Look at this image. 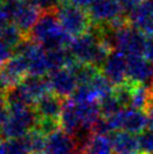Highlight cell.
Listing matches in <instances>:
<instances>
[{"instance_id": "6da1fadb", "label": "cell", "mask_w": 153, "mask_h": 154, "mask_svg": "<svg viewBox=\"0 0 153 154\" xmlns=\"http://www.w3.org/2000/svg\"><path fill=\"white\" fill-rule=\"evenodd\" d=\"M28 35L30 39L42 45L46 51L69 47L73 39L60 25L55 10L44 11Z\"/></svg>"}, {"instance_id": "7a4b0ae2", "label": "cell", "mask_w": 153, "mask_h": 154, "mask_svg": "<svg viewBox=\"0 0 153 154\" xmlns=\"http://www.w3.org/2000/svg\"><path fill=\"white\" fill-rule=\"evenodd\" d=\"M69 48L78 62L92 64L98 69L104 65L108 55L113 51L111 47L100 41L94 25L90 26L87 33L74 37L69 45Z\"/></svg>"}, {"instance_id": "3957f363", "label": "cell", "mask_w": 153, "mask_h": 154, "mask_svg": "<svg viewBox=\"0 0 153 154\" xmlns=\"http://www.w3.org/2000/svg\"><path fill=\"white\" fill-rule=\"evenodd\" d=\"M7 120L0 126V138L20 140L33 129H36L39 120L37 111L30 106H8Z\"/></svg>"}, {"instance_id": "277c9868", "label": "cell", "mask_w": 153, "mask_h": 154, "mask_svg": "<svg viewBox=\"0 0 153 154\" xmlns=\"http://www.w3.org/2000/svg\"><path fill=\"white\" fill-rule=\"evenodd\" d=\"M146 36L131 23L117 30H111L108 45L111 50L122 52L126 56H143Z\"/></svg>"}, {"instance_id": "5b68a950", "label": "cell", "mask_w": 153, "mask_h": 154, "mask_svg": "<svg viewBox=\"0 0 153 154\" xmlns=\"http://www.w3.org/2000/svg\"><path fill=\"white\" fill-rule=\"evenodd\" d=\"M10 20L24 34H30L41 16L39 9L30 0H4Z\"/></svg>"}, {"instance_id": "8992f818", "label": "cell", "mask_w": 153, "mask_h": 154, "mask_svg": "<svg viewBox=\"0 0 153 154\" xmlns=\"http://www.w3.org/2000/svg\"><path fill=\"white\" fill-rule=\"evenodd\" d=\"M55 14L62 28L73 37L87 33L91 26L88 13H86L85 9L73 5L59 6L55 9Z\"/></svg>"}, {"instance_id": "52a82bcc", "label": "cell", "mask_w": 153, "mask_h": 154, "mask_svg": "<svg viewBox=\"0 0 153 154\" xmlns=\"http://www.w3.org/2000/svg\"><path fill=\"white\" fill-rule=\"evenodd\" d=\"M107 119L111 124L113 132L125 131L134 135L142 133L149 125V117L146 111L134 108L122 109L116 115Z\"/></svg>"}, {"instance_id": "ba28073f", "label": "cell", "mask_w": 153, "mask_h": 154, "mask_svg": "<svg viewBox=\"0 0 153 154\" xmlns=\"http://www.w3.org/2000/svg\"><path fill=\"white\" fill-rule=\"evenodd\" d=\"M47 82L53 94L63 97H71L76 90L79 83L76 74L70 68H61L50 71Z\"/></svg>"}, {"instance_id": "9c48e42d", "label": "cell", "mask_w": 153, "mask_h": 154, "mask_svg": "<svg viewBox=\"0 0 153 154\" xmlns=\"http://www.w3.org/2000/svg\"><path fill=\"white\" fill-rule=\"evenodd\" d=\"M101 70L113 86H122L127 82V56L116 50L111 51Z\"/></svg>"}, {"instance_id": "30bf717a", "label": "cell", "mask_w": 153, "mask_h": 154, "mask_svg": "<svg viewBox=\"0 0 153 154\" xmlns=\"http://www.w3.org/2000/svg\"><path fill=\"white\" fill-rule=\"evenodd\" d=\"M88 15L91 24L105 25L124 15V13L118 0H94L88 8Z\"/></svg>"}, {"instance_id": "8fae6325", "label": "cell", "mask_w": 153, "mask_h": 154, "mask_svg": "<svg viewBox=\"0 0 153 154\" xmlns=\"http://www.w3.org/2000/svg\"><path fill=\"white\" fill-rule=\"evenodd\" d=\"M127 81L134 85L153 86V63L143 56H127Z\"/></svg>"}, {"instance_id": "7c38bea8", "label": "cell", "mask_w": 153, "mask_h": 154, "mask_svg": "<svg viewBox=\"0 0 153 154\" xmlns=\"http://www.w3.org/2000/svg\"><path fill=\"white\" fill-rule=\"evenodd\" d=\"M128 20L144 34L153 36V0H142L128 15Z\"/></svg>"}, {"instance_id": "4fadbf2b", "label": "cell", "mask_w": 153, "mask_h": 154, "mask_svg": "<svg viewBox=\"0 0 153 154\" xmlns=\"http://www.w3.org/2000/svg\"><path fill=\"white\" fill-rule=\"evenodd\" d=\"M45 154H76V145L71 135L58 129L46 136Z\"/></svg>"}, {"instance_id": "5bb4252c", "label": "cell", "mask_w": 153, "mask_h": 154, "mask_svg": "<svg viewBox=\"0 0 153 154\" xmlns=\"http://www.w3.org/2000/svg\"><path fill=\"white\" fill-rule=\"evenodd\" d=\"M63 100L60 96L48 92L35 103V110L37 111L41 118L60 119V116L63 108Z\"/></svg>"}, {"instance_id": "9a60e30c", "label": "cell", "mask_w": 153, "mask_h": 154, "mask_svg": "<svg viewBox=\"0 0 153 154\" xmlns=\"http://www.w3.org/2000/svg\"><path fill=\"white\" fill-rule=\"evenodd\" d=\"M59 122L62 129L71 136L82 127L80 117L76 111V103L72 98H67V100H64Z\"/></svg>"}, {"instance_id": "2e32d148", "label": "cell", "mask_w": 153, "mask_h": 154, "mask_svg": "<svg viewBox=\"0 0 153 154\" xmlns=\"http://www.w3.org/2000/svg\"><path fill=\"white\" fill-rule=\"evenodd\" d=\"M116 154H141L137 137L132 133L117 131L111 136Z\"/></svg>"}, {"instance_id": "e0dca14e", "label": "cell", "mask_w": 153, "mask_h": 154, "mask_svg": "<svg viewBox=\"0 0 153 154\" xmlns=\"http://www.w3.org/2000/svg\"><path fill=\"white\" fill-rule=\"evenodd\" d=\"M0 71L16 86L28 75V62L24 56L16 54L0 66Z\"/></svg>"}, {"instance_id": "ac0fdd59", "label": "cell", "mask_w": 153, "mask_h": 154, "mask_svg": "<svg viewBox=\"0 0 153 154\" xmlns=\"http://www.w3.org/2000/svg\"><path fill=\"white\" fill-rule=\"evenodd\" d=\"M19 85L25 90V92L33 103H36L43 96L50 92V86H48L47 79H44L43 77L28 74L19 82Z\"/></svg>"}, {"instance_id": "d6986e66", "label": "cell", "mask_w": 153, "mask_h": 154, "mask_svg": "<svg viewBox=\"0 0 153 154\" xmlns=\"http://www.w3.org/2000/svg\"><path fill=\"white\" fill-rule=\"evenodd\" d=\"M153 100V94L151 87L146 85H133L132 101L131 107L134 109L146 111Z\"/></svg>"}, {"instance_id": "ffe728a7", "label": "cell", "mask_w": 153, "mask_h": 154, "mask_svg": "<svg viewBox=\"0 0 153 154\" xmlns=\"http://www.w3.org/2000/svg\"><path fill=\"white\" fill-rule=\"evenodd\" d=\"M113 143L108 135H92L87 146L86 154H113Z\"/></svg>"}, {"instance_id": "44dd1931", "label": "cell", "mask_w": 153, "mask_h": 154, "mask_svg": "<svg viewBox=\"0 0 153 154\" xmlns=\"http://www.w3.org/2000/svg\"><path fill=\"white\" fill-rule=\"evenodd\" d=\"M70 69L76 74L79 86L80 85H90L91 81L99 73V69L97 66L88 64V63H81V62H76V64Z\"/></svg>"}, {"instance_id": "7402d4cb", "label": "cell", "mask_w": 153, "mask_h": 154, "mask_svg": "<svg viewBox=\"0 0 153 154\" xmlns=\"http://www.w3.org/2000/svg\"><path fill=\"white\" fill-rule=\"evenodd\" d=\"M24 35L25 34L13 23L5 25L0 30V39L13 47L14 50L25 39Z\"/></svg>"}, {"instance_id": "603a6c76", "label": "cell", "mask_w": 153, "mask_h": 154, "mask_svg": "<svg viewBox=\"0 0 153 154\" xmlns=\"http://www.w3.org/2000/svg\"><path fill=\"white\" fill-rule=\"evenodd\" d=\"M30 153H44L46 145V136L37 128L33 129L25 137H23Z\"/></svg>"}, {"instance_id": "cb8c5ba5", "label": "cell", "mask_w": 153, "mask_h": 154, "mask_svg": "<svg viewBox=\"0 0 153 154\" xmlns=\"http://www.w3.org/2000/svg\"><path fill=\"white\" fill-rule=\"evenodd\" d=\"M99 108H100V112H101L102 117L111 118V116L116 115L117 112L122 110L123 106L120 105L118 99L111 94L99 100Z\"/></svg>"}, {"instance_id": "d4e9b609", "label": "cell", "mask_w": 153, "mask_h": 154, "mask_svg": "<svg viewBox=\"0 0 153 154\" xmlns=\"http://www.w3.org/2000/svg\"><path fill=\"white\" fill-rule=\"evenodd\" d=\"M91 87L95 89V91L98 94L99 96V98L102 99L107 97V96H109V94H113V88L114 86L111 83V81L107 79L102 73H98L96 78H95L94 80L91 81Z\"/></svg>"}, {"instance_id": "484cf974", "label": "cell", "mask_w": 153, "mask_h": 154, "mask_svg": "<svg viewBox=\"0 0 153 154\" xmlns=\"http://www.w3.org/2000/svg\"><path fill=\"white\" fill-rule=\"evenodd\" d=\"M139 145L141 154H151L153 152V128L144 129L139 134Z\"/></svg>"}, {"instance_id": "4316f807", "label": "cell", "mask_w": 153, "mask_h": 154, "mask_svg": "<svg viewBox=\"0 0 153 154\" xmlns=\"http://www.w3.org/2000/svg\"><path fill=\"white\" fill-rule=\"evenodd\" d=\"M60 122L56 119H51V118H41L38 120V124L36 128L41 133H43L45 136H48L50 134L54 133L59 129Z\"/></svg>"}, {"instance_id": "83f0119b", "label": "cell", "mask_w": 153, "mask_h": 154, "mask_svg": "<svg viewBox=\"0 0 153 154\" xmlns=\"http://www.w3.org/2000/svg\"><path fill=\"white\" fill-rule=\"evenodd\" d=\"M91 132L94 133L95 135H108L109 133L113 132V129H111L108 119L101 116L92 124Z\"/></svg>"}, {"instance_id": "f1b7e54d", "label": "cell", "mask_w": 153, "mask_h": 154, "mask_svg": "<svg viewBox=\"0 0 153 154\" xmlns=\"http://www.w3.org/2000/svg\"><path fill=\"white\" fill-rule=\"evenodd\" d=\"M39 10L43 11H52L59 7L60 0H30Z\"/></svg>"}, {"instance_id": "f546056e", "label": "cell", "mask_w": 153, "mask_h": 154, "mask_svg": "<svg viewBox=\"0 0 153 154\" xmlns=\"http://www.w3.org/2000/svg\"><path fill=\"white\" fill-rule=\"evenodd\" d=\"M15 50L10 47L8 44H6L0 39V66L4 65L6 62H8L14 56Z\"/></svg>"}, {"instance_id": "4dcf8cb0", "label": "cell", "mask_w": 153, "mask_h": 154, "mask_svg": "<svg viewBox=\"0 0 153 154\" xmlns=\"http://www.w3.org/2000/svg\"><path fill=\"white\" fill-rule=\"evenodd\" d=\"M118 2L120 5V7H122L124 15L126 14L128 17V15L142 2V0H118Z\"/></svg>"}, {"instance_id": "1f68e13d", "label": "cell", "mask_w": 153, "mask_h": 154, "mask_svg": "<svg viewBox=\"0 0 153 154\" xmlns=\"http://www.w3.org/2000/svg\"><path fill=\"white\" fill-rule=\"evenodd\" d=\"M9 115L8 105L6 101V97L4 94H0V126L7 120Z\"/></svg>"}, {"instance_id": "d6a6232c", "label": "cell", "mask_w": 153, "mask_h": 154, "mask_svg": "<svg viewBox=\"0 0 153 154\" xmlns=\"http://www.w3.org/2000/svg\"><path fill=\"white\" fill-rule=\"evenodd\" d=\"M144 59L153 63V36L148 35L146 36V42H145L144 53H143Z\"/></svg>"}, {"instance_id": "836d02e7", "label": "cell", "mask_w": 153, "mask_h": 154, "mask_svg": "<svg viewBox=\"0 0 153 154\" xmlns=\"http://www.w3.org/2000/svg\"><path fill=\"white\" fill-rule=\"evenodd\" d=\"M13 87H15V85L5 75L4 73L0 71V94H5L9 89H11Z\"/></svg>"}, {"instance_id": "e575fe53", "label": "cell", "mask_w": 153, "mask_h": 154, "mask_svg": "<svg viewBox=\"0 0 153 154\" xmlns=\"http://www.w3.org/2000/svg\"><path fill=\"white\" fill-rule=\"evenodd\" d=\"M146 114H148V117H149V125L150 127L153 128V106H150L146 110Z\"/></svg>"}, {"instance_id": "d590c367", "label": "cell", "mask_w": 153, "mask_h": 154, "mask_svg": "<svg viewBox=\"0 0 153 154\" xmlns=\"http://www.w3.org/2000/svg\"><path fill=\"white\" fill-rule=\"evenodd\" d=\"M30 154H45V153H30Z\"/></svg>"}, {"instance_id": "8d00e7d4", "label": "cell", "mask_w": 153, "mask_h": 154, "mask_svg": "<svg viewBox=\"0 0 153 154\" xmlns=\"http://www.w3.org/2000/svg\"><path fill=\"white\" fill-rule=\"evenodd\" d=\"M80 154H86V153H80Z\"/></svg>"}, {"instance_id": "74e56055", "label": "cell", "mask_w": 153, "mask_h": 154, "mask_svg": "<svg viewBox=\"0 0 153 154\" xmlns=\"http://www.w3.org/2000/svg\"><path fill=\"white\" fill-rule=\"evenodd\" d=\"M151 154H153V152H152V153H151Z\"/></svg>"}]
</instances>
